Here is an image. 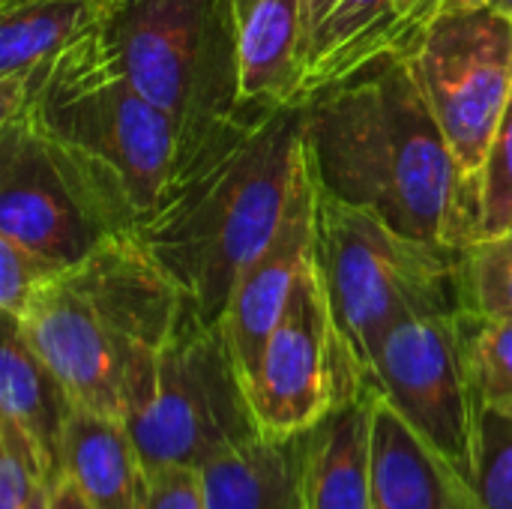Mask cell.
I'll list each match as a JSON object with an SVG mask.
<instances>
[{
  "label": "cell",
  "mask_w": 512,
  "mask_h": 509,
  "mask_svg": "<svg viewBox=\"0 0 512 509\" xmlns=\"http://www.w3.org/2000/svg\"><path fill=\"white\" fill-rule=\"evenodd\" d=\"M303 144L324 195L435 246L480 240V192L402 54L378 57L306 99Z\"/></svg>",
  "instance_id": "obj_1"
},
{
  "label": "cell",
  "mask_w": 512,
  "mask_h": 509,
  "mask_svg": "<svg viewBox=\"0 0 512 509\" xmlns=\"http://www.w3.org/2000/svg\"><path fill=\"white\" fill-rule=\"evenodd\" d=\"M303 150V105H246L177 159L135 228L201 318H225L240 273L282 222Z\"/></svg>",
  "instance_id": "obj_2"
},
{
  "label": "cell",
  "mask_w": 512,
  "mask_h": 509,
  "mask_svg": "<svg viewBox=\"0 0 512 509\" xmlns=\"http://www.w3.org/2000/svg\"><path fill=\"white\" fill-rule=\"evenodd\" d=\"M183 306V291L147 246L120 231L63 270L15 321L75 405L123 420L132 363L168 342Z\"/></svg>",
  "instance_id": "obj_3"
},
{
  "label": "cell",
  "mask_w": 512,
  "mask_h": 509,
  "mask_svg": "<svg viewBox=\"0 0 512 509\" xmlns=\"http://www.w3.org/2000/svg\"><path fill=\"white\" fill-rule=\"evenodd\" d=\"M99 27L30 81L9 120H27L51 138L96 186L120 228L135 231L177 165L180 132L108 60Z\"/></svg>",
  "instance_id": "obj_4"
},
{
  "label": "cell",
  "mask_w": 512,
  "mask_h": 509,
  "mask_svg": "<svg viewBox=\"0 0 512 509\" xmlns=\"http://www.w3.org/2000/svg\"><path fill=\"white\" fill-rule=\"evenodd\" d=\"M123 423L147 471H204L258 441L261 429L225 324L201 318L186 300L168 342L132 363Z\"/></svg>",
  "instance_id": "obj_5"
},
{
  "label": "cell",
  "mask_w": 512,
  "mask_h": 509,
  "mask_svg": "<svg viewBox=\"0 0 512 509\" xmlns=\"http://www.w3.org/2000/svg\"><path fill=\"white\" fill-rule=\"evenodd\" d=\"M462 252L408 237L318 189L315 258L336 324L366 375L393 327L465 309Z\"/></svg>",
  "instance_id": "obj_6"
},
{
  "label": "cell",
  "mask_w": 512,
  "mask_h": 509,
  "mask_svg": "<svg viewBox=\"0 0 512 509\" xmlns=\"http://www.w3.org/2000/svg\"><path fill=\"white\" fill-rule=\"evenodd\" d=\"M108 60L195 150L243 114L231 0H120L99 27Z\"/></svg>",
  "instance_id": "obj_7"
},
{
  "label": "cell",
  "mask_w": 512,
  "mask_h": 509,
  "mask_svg": "<svg viewBox=\"0 0 512 509\" xmlns=\"http://www.w3.org/2000/svg\"><path fill=\"white\" fill-rule=\"evenodd\" d=\"M366 387L369 375L336 324L312 255L246 384L261 438H297Z\"/></svg>",
  "instance_id": "obj_8"
},
{
  "label": "cell",
  "mask_w": 512,
  "mask_h": 509,
  "mask_svg": "<svg viewBox=\"0 0 512 509\" xmlns=\"http://www.w3.org/2000/svg\"><path fill=\"white\" fill-rule=\"evenodd\" d=\"M402 57L462 174L480 192V174L512 96V18L492 6L444 15Z\"/></svg>",
  "instance_id": "obj_9"
},
{
  "label": "cell",
  "mask_w": 512,
  "mask_h": 509,
  "mask_svg": "<svg viewBox=\"0 0 512 509\" xmlns=\"http://www.w3.org/2000/svg\"><path fill=\"white\" fill-rule=\"evenodd\" d=\"M456 315L408 318L393 327L369 366V381L438 456L474 483L483 408L468 378Z\"/></svg>",
  "instance_id": "obj_10"
},
{
  "label": "cell",
  "mask_w": 512,
  "mask_h": 509,
  "mask_svg": "<svg viewBox=\"0 0 512 509\" xmlns=\"http://www.w3.org/2000/svg\"><path fill=\"white\" fill-rule=\"evenodd\" d=\"M120 222L84 171L33 123H0V234L60 267L84 261Z\"/></svg>",
  "instance_id": "obj_11"
},
{
  "label": "cell",
  "mask_w": 512,
  "mask_h": 509,
  "mask_svg": "<svg viewBox=\"0 0 512 509\" xmlns=\"http://www.w3.org/2000/svg\"><path fill=\"white\" fill-rule=\"evenodd\" d=\"M315 222H318V186L309 168V156L303 150V162L297 168L282 222L270 237V243L240 273L222 318L246 384L258 369L261 351L273 327L279 324L300 273L315 255Z\"/></svg>",
  "instance_id": "obj_12"
},
{
  "label": "cell",
  "mask_w": 512,
  "mask_h": 509,
  "mask_svg": "<svg viewBox=\"0 0 512 509\" xmlns=\"http://www.w3.org/2000/svg\"><path fill=\"white\" fill-rule=\"evenodd\" d=\"M372 509H486L444 456H438L375 390Z\"/></svg>",
  "instance_id": "obj_13"
},
{
  "label": "cell",
  "mask_w": 512,
  "mask_h": 509,
  "mask_svg": "<svg viewBox=\"0 0 512 509\" xmlns=\"http://www.w3.org/2000/svg\"><path fill=\"white\" fill-rule=\"evenodd\" d=\"M243 105H297L306 0H231Z\"/></svg>",
  "instance_id": "obj_14"
},
{
  "label": "cell",
  "mask_w": 512,
  "mask_h": 509,
  "mask_svg": "<svg viewBox=\"0 0 512 509\" xmlns=\"http://www.w3.org/2000/svg\"><path fill=\"white\" fill-rule=\"evenodd\" d=\"M117 3L105 0H0V123L30 81L78 36L99 27Z\"/></svg>",
  "instance_id": "obj_15"
},
{
  "label": "cell",
  "mask_w": 512,
  "mask_h": 509,
  "mask_svg": "<svg viewBox=\"0 0 512 509\" xmlns=\"http://www.w3.org/2000/svg\"><path fill=\"white\" fill-rule=\"evenodd\" d=\"M372 405L369 381L360 396L303 432L306 509H372Z\"/></svg>",
  "instance_id": "obj_16"
},
{
  "label": "cell",
  "mask_w": 512,
  "mask_h": 509,
  "mask_svg": "<svg viewBox=\"0 0 512 509\" xmlns=\"http://www.w3.org/2000/svg\"><path fill=\"white\" fill-rule=\"evenodd\" d=\"M63 471L93 509H144L150 471L123 420L72 405L63 435Z\"/></svg>",
  "instance_id": "obj_17"
},
{
  "label": "cell",
  "mask_w": 512,
  "mask_h": 509,
  "mask_svg": "<svg viewBox=\"0 0 512 509\" xmlns=\"http://www.w3.org/2000/svg\"><path fill=\"white\" fill-rule=\"evenodd\" d=\"M72 399L54 372L21 336L15 318L3 315V348H0V417L18 423L36 444L48 480L54 483L63 471V435L72 414Z\"/></svg>",
  "instance_id": "obj_18"
},
{
  "label": "cell",
  "mask_w": 512,
  "mask_h": 509,
  "mask_svg": "<svg viewBox=\"0 0 512 509\" xmlns=\"http://www.w3.org/2000/svg\"><path fill=\"white\" fill-rule=\"evenodd\" d=\"M207 509H306L303 435L288 441L258 438L216 459L204 471Z\"/></svg>",
  "instance_id": "obj_19"
},
{
  "label": "cell",
  "mask_w": 512,
  "mask_h": 509,
  "mask_svg": "<svg viewBox=\"0 0 512 509\" xmlns=\"http://www.w3.org/2000/svg\"><path fill=\"white\" fill-rule=\"evenodd\" d=\"M456 330L480 408L512 414V321L462 309L456 315Z\"/></svg>",
  "instance_id": "obj_20"
},
{
  "label": "cell",
  "mask_w": 512,
  "mask_h": 509,
  "mask_svg": "<svg viewBox=\"0 0 512 509\" xmlns=\"http://www.w3.org/2000/svg\"><path fill=\"white\" fill-rule=\"evenodd\" d=\"M462 297L468 312L512 321V231L480 237L462 252Z\"/></svg>",
  "instance_id": "obj_21"
},
{
  "label": "cell",
  "mask_w": 512,
  "mask_h": 509,
  "mask_svg": "<svg viewBox=\"0 0 512 509\" xmlns=\"http://www.w3.org/2000/svg\"><path fill=\"white\" fill-rule=\"evenodd\" d=\"M48 255L0 234V312L21 318L27 306L63 273Z\"/></svg>",
  "instance_id": "obj_22"
},
{
  "label": "cell",
  "mask_w": 512,
  "mask_h": 509,
  "mask_svg": "<svg viewBox=\"0 0 512 509\" xmlns=\"http://www.w3.org/2000/svg\"><path fill=\"white\" fill-rule=\"evenodd\" d=\"M474 489L486 509H512V414H480Z\"/></svg>",
  "instance_id": "obj_23"
},
{
  "label": "cell",
  "mask_w": 512,
  "mask_h": 509,
  "mask_svg": "<svg viewBox=\"0 0 512 509\" xmlns=\"http://www.w3.org/2000/svg\"><path fill=\"white\" fill-rule=\"evenodd\" d=\"M45 486L51 480L36 444L18 423L0 417V509H24Z\"/></svg>",
  "instance_id": "obj_24"
},
{
  "label": "cell",
  "mask_w": 512,
  "mask_h": 509,
  "mask_svg": "<svg viewBox=\"0 0 512 509\" xmlns=\"http://www.w3.org/2000/svg\"><path fill=\"white\" fill-rule=\"evenodd\" d=\"M512 231V96L480 174V237Z\"/></svg>",
  "instance_id": "obj_25"
},
{
  "label": "cell",
  "mask_w": 512,
  "mask_h": 509,
  "mask_svg": "<svg viewBox=\"0 0 512 509\" xmlns=\"http://www.w3.org/2000/svg\"><path fill=\"white\" fill-rule=\"evenodd\" d=\"M486 6V0H393V15L381 42V57L387 54H405L411 45L444 15Z\"/></svg>",
  "instance_id": "obj_26"
},
{
  "label": "cell",
  "mask_w": 512,
  "mask_h": 509,
  "mask_svg": "<svg viewBox=\"0 0 512 509\" xmlns=\"http://www.w3.org/2000/svg\"><path fill=\"white\" fill-rule=\"evenodd\" d=\"M144 509H207L204 474L195 468H156Z\"/></svg>",
  "instance_id": "obj_27"
},
{
  "label": "cell",
  "mask_w": 512,
  "mask_h": 509,
  "mask_svg": "<svg viewBox=\"0 0 512 509\" xmlns=\"http://www.w3.org/2000/svg\"><path fill=\"white\" fill-rule=\"evenodd\" d=\"M48 495H51V509H93L81 489L75 486V480L69 474H60L51 486H48Z\"/></svg>",
  "instance_id": "obj_28"
},
{
  "label": "cell",
  "mask_w": 512,
  "mask_h": 509,
  "mask_svg": "<svg viewBox=\"0 0 512 509\" xmlns=\"http://www.w3.org/2000/svg\"><path fill=\"white\" fill-rule=\"evenodd\" d=\"M24 509H51V495H48V486L45 489H39L36 495H33V501L27 504Z\"/></svg>",
  "instance_id": "obj_29"
},
{
  "label": "cell",
  "mask_w": 512,
  "mask_h": 509,
  "mask_svg": "<svg viewBox=\"0 0 512 509\" xmlns=\"http://www.w3.org/2000/svg\"><path fill=\"white\" fill-rule=\"evenodd\" d=\"M486 6H492V9H498V12L512 18V0H486Z\"/></svg>",
  "instance_id": "obj_30"
},
{
  "label": "cell",
  "mask_w": 512,
  "mask_h": 509,
  "mask_svg": "<svg viewBox=\"0 0 512 509\" xmlns=\"http://www.w3.org/2000/svg\"><path fill=\"white\" fill-rule=\"evenodd\" d=\"M324 0H306V27H309V21H312V15H315V9L321 6ZM306 39V36H303Z\"/></svg>",
  "instance_id": "obj_31"
},
{
  "label": "cell",
  "mask_w": 512,
  "mask_h": 509,
  "mask_svg": "<svg viewBox=\"0 0 512 509\" xmlns=\"http://www.w3.org/2000/svg\"><path fill=\"white\" fill-rule=\"evenodd\" d=\"M105 3H120V0H105Z\"/></svg>",
  "instance_id": "obj_32"
}]
</instances>
